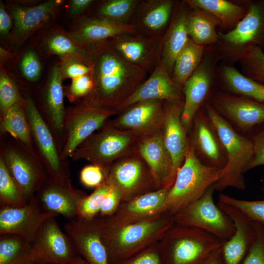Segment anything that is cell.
I'll return each instance as SVG.
<instances>
[{
	"label": "cell",
	"mask_w": 264,
	"mask_h": 264,
	"mask_svg": "<svg viewBox=\"0 0 264 264\" xmlns=\"http://www.w3.org/2000/svg\"><path fill=\"white\" fill-rule=\"evenodd\" d=\"M88 47L93 61V87L80 102L115 111L146 80L148 74L122 58L108 41Z\"/></svg>",
	"instance_id": "obj_1"
},
{
	"label": "cell",
	"mask_w": 264,
	"mask_h": 264,
	"mask_svg": "<svg viewBox=\"0 0 264 264\" xmlns=\"http://www.w3.org/2000/svg\"><path fill=\"white\" fill-rule=\"evenodd\" d=\"M100 217L101 239L110 264H117L159 242L175 222L174 215L168 212L120 226Z\"/></svg>",
	"instance_id": "obj_2"
},
{
	"label": "cell",
	"mask_w": 264,
	"mask_h": 264,
	"mask_svg": "<svg viewBox=\"0 0 264 264\" xmlns=\"http://www.w3.org/2000/svg\"><path fill=\"white\" fill-rule=\"evenodd\" d=\"M204 110L216 129L227 156L221 176L214 184L215 190L221 192L228 187L245 190L243 173L253 155L250 138L237 132L209 102L204 105Z\"/></svg>",
	"instance_id": "obj_3"
},
{
	"label": "cell",
	"mask_w": 264,
	"mask_h": 264,
	"mask_svg": "<svg viewBox=\"0 0 264 264\" xmlns=\"http://www.w3.org/2000/svg\"><path fill=\"white\" fill-rule=\"evenodd\" d=\"M223 242L204 230L175 222L159 244L163 264H204Z\"/></svg>",
	"instance_id": "obj_4"
},
{
	"label": "cell",
	"mask_w": 264,
	"mask_h": 264,
	"mask_svg": "<svg viewBox=\"0 0 264 264\" xmlns=\"http://www.w3.org/2000/svg\"><path fill=\"white\" fill-rule=\"evenodd\" d=\"M221 169L203 163L190 145L185 160L168 190L165 209L175 215L180 210L201 198L220 177Z\"/></svg>",
	"instance_id": "obj_5"
},
{
	"label": "cell",
	"mask_w": 264,
	"mask_h": 264,
	"mask_svg": "<svg viewBox=\"0 0 264 264\" xmlns=\"http://www.w3.org/2000/svg\"><path fill=\"white\" fill-rule=\"evenodd\" d=\"M212 46L220 62L231 65L254 47L264 51V0H248L244 17L231 31L219 32Z\"/></svg>",
	"instance_id": "obj_6"
},
{
	"label": "cell",
	"mask_w": 264,
	"mask_h": 264,
	"mask_svg": "<svg viewBox=\"0 0 264 264\" xmlns=\"http://www.w3.org/2000/svg\"><path fill=\"white\" fill-rule=\"evenodd\" d=\"M139 138L105 125L74 151L70 158L86 160L99 167L106 178L112 164L127 155L136 152Z\"/></svg>",
	"instance_id": "obj_7"
},
{
	"label": "cell",
	"mask_w": 264,
	"mask_h": 264,
	"mask_svg": "<svg viewBox=\"0 0 264 264\" xmlns=\"http://www.w3.org/2000/svg\"><path fill=\"white\" fill-rule=\"evenodd\" d=\"M24 109L36 151L48 177L65 185H72L68 161L49 126L30 95L25 98Z\"/></svg>",
	"instance_id": "obj_8"
},
{
	"label": "cell",
	"mask_w": 264,
	"mask_h": 264,
	"mask_svg": "<svg viewBox=\"0 0 264 264\" xmlns=\"http://www.w3.org/2000/svg\"><path fill=\"white\" fill-rule=\"evenodd\" d=\"M12 138L10 142L2 143L0 157L28 202L48 176L37 154Z\"/></svg>",
	"instance_id": "obj_9"
},
{
	"label": "cell",
	"mask_w": 264,
	"mask_h": 264,
	"mask_svg": "<svg viewBox=\"0 0 264 264\" xmlns=\"http://www.w3.org/2000/svg\"><path fill=\"white\" fill-rule=\"evenodd\" d=\"M214 185L199 198L180 210L175 222L182 226L198 228L223 242L229 239L236 230L231 218L214 202Z\"/></svg>",
	"instance_id": "obj_10"
},
{
	"label": "cell",
	"mask_w": 264,
	"mask_h": 264,
	"mask_svg": "<svg viewBox=\"0 0 264 264\" xmlns=\"http://www.w3.org/2000/svg\"><path fill=\"white\" fill-rule=\"evenodd\" d=\"M219 60L212 46L205 47L198 67L183 87L184 105L181 114L183 126L188 133L197 112L209 100L218 83L217 67Z\"/></svg>",
	"instance_id": "obj_11"
},
{
	"label": "cell",
	"mask_w": 264,
	"mask_h": 264,
	"mask_svg": "<svg viewBox=\"0 0 264 264\" xmlns=\"http://www.w3.org/2000/svg\"><path fill=\"white\" fill-rule=\"evenodd\" d=\"M106 181L118 190L122 202L159 189L148 166L136 152L114 162Z\"/></svg>",
	"instance_id": "obj_12"
},
{
	"label": "cell",
	"mask_w": 264,
	"mask_h": 264,
	"mask_svg": "<svg viewBox=\"0 0 264 264\" xmlns=\"http://www.w3.org/2000/svg\"><path fill=\"white\" fill-rule=\"evenodd\" d=\"M115 114L113 110L90 107L81 102L66 109L64 158H70L82 143Z\"/></svg>",
	"instance_id": "obj_13"
},
{
	"label": "cell",
	"mask_w": 264,
	"mask_h": 264,
	"mask_svg": "<svg viewBox=\"0 0 264 264\" xmlns=\"http://www.w3.org/2000/svg\"><path fill=\"white\" fill-rule=\"evenodd\" d=\"M55 217L46 220L31 242L34 264H62L79 254L69 236L60 227Z\"/></svg>",
	"instance_id": "obj_14"
},
{
	"label": "cell",
	"mask_w": 264,
	"mask_h": 264,
	"mask_svg": "<svg viewBox=\"0 0 264 264\" xmlns=\"http://www.w3.org/2000/svg\"><path fill=\"white\" fill-rule=\"evenodd\" d=\"M164 102L150 100L135 103L118 113L105 125L141 138L161 130Z\"/></svg>",
	"instance_id": "obj_15"
},
{
	"label": "cell",
	"mask_w": 264,
	"mask_h": 264,
	"mask_svg": "<svg viewBox=\"0 0 264 264\" xmlns=\"http://www.w3.org/2000/svg\"><path fill=\"white\" fill-rule=\"evenodd\" d=\"M108 42L122 58L148 74L152 73L160 61L163 37L150 38L135 33H126Z\"/></svg>",
	"instance_id": "obj_16"
},
{
	"label": "cell",
	"mask_w": 264,
	"mask_h": 264,
	"mask_svg": "<svg viewBox=\"0 0 264 264\" xmlns=\"http://www.w3.org/2000/svg\"><path fill=\"white\" fill-rule=\"evenodd\" d=\"M209 102L224 118L247 131L264 124V103L223 90L215 91Z\"/></svg>",
	"instance_id": "obj_17"
},
{
	"label": "cell",
	"mask_w": 264,
	"mask_h": 264,
	"mask_svg": "<svg viewBox=\"0 0 264 264\" xmlns=\"http://www.w3.org/2000/svg\"><path fill=\"white\" fill-rule=\"evenodd\" d=\"M57 216L44 211L35 195L22 207L0 206V235H18L31 243L42 223L47 219Z\"/></svg>",
	"instance_id": "obj_18"
},
{
	"label": "cell",
	"mask_w": 264,
	"mask_h": 264,
	"mask_svg": "<svg viewBox=\"0 0 264 264\" xmlns=\"http://www.w3.org/2000/svg\"><path fill=\"white\" fill-rule=\"evenodd\" d=\"M189 138L198 158L205 164L223 169L227 163L224 146L216 129L204 110L196 113Z\"/></svg>",
	"instance_id": "obj_19"
},
{
	"label": "cell",
	"mask_w": 264,
	"mask_h": 264,
	"mask_svg": "<svg viewBox=\"0 0 264 264\" xmlns=\"http://www.w3.org/2000/svg\"><path fill=\"white\" fill-rule=\"evenodd\" d=\"M66 232L72 240L78 254L88 264H110L101 239V218L68 221Z\"/></svg>",
	"instance_id": "obj_20"
},
{
	"label": "cell",
	"mask_w": 264,
	"mask_h": 264,
	"mask_svg": "<svg viewBox=\"0 0 264 264\" xmlns=\"http://www.w3.org/2000/svg\"><path fill=\"white\" fill-rule=\"evenodd\" d=\"M87 195L72 184L65 185L48 177L36 197L44 211L61 215L68 221H73L77 220L80 203Z\"/></svg>",
	"instance_id": "obj_21"
},
{
	"label": "cell",
	"mask_w": 264,
	"mask_h": 264,
	"mask_svg": "<svg viewBox=\"0 0 264 264\" xmlns=\"http://www.w3.org/2000/svg\"><path fill=\"white\" fill-rule=\"evenodd\" d=\"M183 105L184 100L164 102V117L161 129L162 137L172 158L175 179L177 171L185 160L190 146L187 133L181 122Z\"/></svg>",
	"instance_id": "obj_22"
},
{
	"label": "cell",
	"mask_w": 264,
	"mask_h": 264,
	"mask_svg": "<svg viewBox=\"0 0 264 264\" xmlns=\"http://www.w3.org/2000/svg\"><path fill=\"white\" fill-rule=\"evenodd\" d=\"M217 205L231 218L236 228L234 235L221 246L222 264H240L256 239L254 222L233 206L220 201Z\"/></svg>",
	"instance_id": "obj_23"
},
{
	"label": "cell",
	"mask_w": 264,
	"mask_h": 264,
	"mask_svg": "<svg viewBox=\"0 0 264 264\" xmlns=\"http://www.w3.org/2000/svg\"><path fill=\"white\" fill-rule=\"evenodd\" d=\"M177 2L175 0H141L130 24L135 33L146 37H163Z\"/></svg>",
	"instance_id": "obj_24"
},
{
	"label": "cell",
	"mask_w": 264,
	"mask_h": 264,
	"mask_svg": "<svg viewBox=\"0 0 264 264\" xmlns=\"http://www.w3.org/2000/svg\"><path fill=\"white\" fill-rule=\"evenodd\" d=\"M150 100L163 101L184 100L182 89L173 81L160 61L150 76L115 111L118 114L135 103Z\"/></svg>",
	"instance_id": "obj_25"
},
{
	"label": "cell",
	"mask_w": 264,
	"mask_h": 264,
	"mask_svg": "<svg viewBox=\"0 0 264 264\" xmlns=\"http://www.w3.org/2000/svg\"><path fill=\"white\" fill-rule=\"evenodd\" d=\"M136 153L148 166L158 188L169 190L175 179L172 158L164 144L162 130L140 138Z\"/></svg>",
	"instance_id": "obj_26"
},
{
	"label": "cell",
	"mask_w": 264,
	"mask_h": 264,
	"mask_svg": "<svg viewBox=\"0 0 264 264\" xmlns=\"http://www.w3.org/2000/svg\"><path fill=\"white\" fill-rule=\"evenodd\" d=\"M63 78L60 66H53L43 92L44 114L43 116L61 149L65 142L66 109L64 105L65 95Z\"/></svg>",
	"instance_id": "obj_27"
},
{
	"label": "cell",
	"mask_w": 264,
	"mask_h": 264,
	"mask_svg": "<svg viewBox=\"0 0 264 264\" xmlns=\"http://www.w3.org/2000/svg\"><path fill=\"white\" fill-rule=\"evenodd\" d=\"M168 190L160 188L122 202L115 214L110 217H102L109 224L120 226L166 212L165 203Z\"/></svg>",
	"instance_id": "obj_28"
},
{
	"label": "cell",
	"mask_w": 264,
	"mask_h": 264,
	"mask_svg": "<svg viewBox=\"0 0 264 264\" xmlns=\"http://www.w3.org/2000/svg\"><path fill=\"white\" fill-rule=\"evenodd\" d=\"M190 9L186 0H178L163 37L160 62L171 77L175 60L190 39L186 24Z\"/></svg>",
	"instance_id": "obj_29"
},
{
	"label": "cell",
	"mask_w": 264,
	"mask_h": 264,
	"mask_svg": "<svg viewBox=\"0 0 264 264\" xmlns=\"http://www.w3.org/2000/svg\"><path fill=\"white\" fill-rule=\"evenodd\" d=\"M135 33L131 24H118L88 16L82 18L69 35L85 47L107 42L119 35Z\"/></svg>",
	"instance_id": "obj_30"
},
{
	"label": "cell",
	"mask_w": 264,
	"mask_h": 264,
	"mask_svg": "<svg viewBox=\"0 0 264 264\" xmlns=\"http://www.w3.org/2000/svg\"><path fill=\"white\" fill-rule=\"evenodd\" d=\"M62 1L51 0L30 7L12 6L15 37L22 40L38 29L50 19Z\"/></svg>",
	"instance_id": "obj_31"
},
{
	"label": "cell",
	"mask_w": 264,
	"mask_h": 264,
	"mask_svg": "<svg viewBox=\"0 0 264 264\" xmlns=\"http://www.w3.org/2000/svg\"><path fill=\"white\" fill-rule=\"evenodd\" d=\"M217 74L222 90L264 103V85L245 76L234 65L219 62Z\"/></svg>",
	"instance_id": "obj_32"
},
{
	"label": "cell",
	"mask_w": 264,
	"mask_h": 264,
	"mask_svg": "<svg viewBox=\"0 0 264 264\" xmlns=\"http://www.w3.org/2000/svg\"><path fill=\"white\" fill-rule=\"evenodd\" d=\"M191 8L204 9L217 18L220 23L219 32L233 30L244 17L248 0H186Z\"/></svg>",
	"instance_id": "obj_33"
},
{
	"label": "cell",
	"mask_w": 264,
	"mask_h": 264,
	"mask_svg": "<svg viewBox=\"0 0 264 264\" xmlns=\"http://www.w3.org/2000/svg\"><path fill=\"white\" fill-rule=\"evenodd\" d=\"M190 8L186 24L189 38L200 45H214L219 38L220 21L204 9Z\"/></svg>",
	"instance_id": "obj_34"
},
{
	"label": "cell",
	"mask_w": 264,
	"mask_h": 264,
	"mask_svg": "<svg viewBox=\"0 0 264 264\" xmlns=\"http://www.w3.org/2000/svg\"><path fill=\"white\" fill-rule=\"evenodd\" d=\"M0 131L2 133H8L37 153L25 111L24 102L13 105L0 118Z\"/></svg>",
	"instance_id": "obj_35"
},
{
	"label": "cell",
	"mask_w": 264,
	"mask_h": 264,
	"mask_svg": "<svg viewBox=\"0 0 264 264\" xmlns=\"http://www.w3.org/2000/svg\"><path fill=\"white\" fill-rule=\"evenodd\" d=\"M205 46L196 44L190 39L177 56L171 78L183 89V87L201 63Z\"/></svg>",
	"instance_id": "obj_36"
},
{
	"label": "cell",
	"mask_w": 264,
	"mask_h": 264,
	"mask_svg": "<svg viewBox=\"0 0 264 264\" xmlns=\"http://www.w3.org/2000/svg\"><path fill=\"white\" fill-rule=\"evenodd\" d=\"M141 0H106L99 2L88 16L118 24H130Z\"/></svg>",
	"instance_id": "obj_37"
},
{
	"label": "cell",
	"mask_w": 264,
	"mask_h": 264,
	"mask_svg": "<svg viewBox=\"0 0 264 264\" xmlns=\"http://www.w3.org/2000/svg\"><path fill=\"white\" fill-rule=\"evenodd\" d=\"M45 46L49 53L60 56L62 59L77 60L92 68L93 61L89 47L79 44L69 34L62 32L51 34L46 40Z\"/></svg>",
	"instance_id": "obj_38"
},
{
	"label": "cell",
	"mask_w": 264,
	"mask_h": 264,
	"mask_svg": "<svg viewBox=\"0 0 264 264\" xmlns=\"http://www.w3.org/2000/svg\"><path fill=\"white\" fill-rule=\"evenodd\" d=\"M0 235V264H34L31 242L16 235Z\"/></svg>",
	"instance_id": "obj_39"
},
{
	"label": "cell",
	"mask_w": 264,
	"mask_h": 264,
	"mask_svg": "<svg viewBox=\"0 0 264 264\" xmlns=\"http://www.w3.org/2000/svg\"><path fill=\"white\" fill-rule=\"evenodd\" d=\"M27 203L8 173L3 160L0 157V206L19 207L25 205Z\"/></svg>",
	"instance_id": "obj_40"
},
{
	"label": "cell",
	"mask_w": 264,
	"mask_h": 264,
	"mask_svg": "<svg viewBox=\"0 0 264 264\" xmlns=\"http://www.w3.org/2000/svg\"><path fill=\"white\" fill-rule=\"evenodd\" d=\"M110 185L105 181L89 195H87L80 202L77 220H91L99 215L104 198L109 191Z\"/></svg>",
	"instance_id": "obj_41"
},
{
	"label": "cell",
	"mask_w": 264,
	"mask_h": 264,
	"mask_svg": "<svg viewBox=\"0 0 264 264\" xmlns=\"http://www.w3.org/2000/svg\"><path fill=\"white\" fill-rule=\"evenodd\" d=\"M245 76L264 85V51L258 47L248 51L238 62Z\"/></svg>",
	"instance_id": "obj_42"
},
{
	"label": "cell",
	"mask_w": 264,
	"mask_h": 264,
	"mask_svg": "<svg viewBox=\"0 0 264 264\" xmlns=\"http://www.w3.org/2000/svg\"><path fill=\"white\" fill-rule=\"evenodd\" d=\"M219 201L238 209L251 221L264 225V199L247 200L238 199L227 194H220Z\"/></svg>",
	"instance_id": "obj_43"
},
{
	"label": "cell",
	"mask_w": 264,
	"mask_h": 264,
	"mask_svg": "<svg viewBox=\"0 0 264 264\" xmlns=\"http://www.w3.org/2000/svg\"><path fill=\"white\" fill-rule=\"evenodd\" d=\"M25 99L21 97L18 89L10 77L1 69L0 73V118L7 110L18 103H23Z\"/></svg>",
	"instance_id": "obj_44"
},
{
	"label": "cell",
	"mask_w": 264,
	"mask_h": 264,
	"mask_svg": "<svg viewBox=\"0 0 264 264\" xmlns=\"http://www.w3.org/2000/svg\"><path fill=\"white\" fill-rule=\"evenodd\" d=\"M254 222L256 239L240 264H264V225Z\"/></svg>",
	"instance_id": "obj_45"
},
{
	"label": "cell",
	"mask_w": 264,
	"mask_h": 264,
	"mask_svg": "<svg viewBox=\"0 0 264 264\" xmlns=\"http://www.w3.org/2000/svg\"><path fill=\"white\" fill-rule=\"evenodd\" d=\"M92 87L93 79L91 72L72 79L65 94L70 102H73L86 96Z\"/></svg>",
	"instance_id": "obj_46"
},
{
	"label": "cell",
	"mask_w": 264,
	"mask_h": 264,
	"mask_svg": "<svg viewBox=\"0 0 264 264\" xmlns=\"http://www.w3.org/2000/svg\"><path fill=\"white\" fill-rule=\"evenodd\" d=\"M117 264H163L159 242Z\"/></svg>",
	"instance_id": "obj_47"
},
{
	"label": "cell",
	"mask_w": 264,
	"mask_h": 264,
	"mask_svg": "<svg viewBox=\"0 0 264 264\" xmlns=\"http://www.w3.org/2000/svg\"><path fill=\"white\" fill-rule=\"evenodd\" d=\"M20 66L22 75L28 81L35 82L39 78L42 66L37 55L33 50H29L24 53Z\"/></svg>",
	"instance_id": "obj_48"
},
{
	"label": "cell",
	"mask_w": 264,
	"mask_h": 264,
	"mask_svg": "<svg viewBox=\"0 0 264 264\" xmlns=\"http://www.w3.org/2000/svg\"><path fill=\"white\" fill-rule=\"evenodd\" d=\"M60 67L63 80L67 78L72 80L91 72V69L88 66L72 58L62 59Z\"/></svg>",
	"instance_id": "obj_49"
},
{
	"label": "cell",
	"mask_w": 264,
	"mask_h": 264,
	"mask_svg": "<svg viewBox=\"0 0 264 264\" xmlns=\"http://www.w3.org/2000/svg\"><path fill=\"white\" fill-rule=\"evenodd\" d=\"M80 179L86 187L95 188L106 181V176L99 167L91 164L81 170Z\"/></svg>",
	"instance_id": "obj_50"
},
{
	"label": "cell",
	"mask_w": 264,
	"mask_h": 264,
	"mask_svg": "<svg viewBox=\"0 0 264 264\" xmlns=\"http://www.w3.org/2000/svg\"><path fill=\"white\" fill-rule=\"evenodd\" d=\"M250 139L253 146V155L244 173L257 166L264 165V128L255 132Z\"/></svg>",
	"instance_id": "obj_51"
},
{
	"label": "cell",
	"mask_w": 264,
	"mask_h": 264,
	"mask_svg": "<svg viewBox=\"0 0 264 264\" xmlns=\"http://www.w3.org/2000/svg\"><path fill=\"white\" fill-rule=\"evenodd\" d=\"M122 202V196L118 190L110 185L107 193L99 213V216L110 217L113 215L118 210Z\"/></svg>",
	"instance_id": "obj_52"
},
{
	"label": "cell",
	"mask_w": 264,
	"mask_h": 264,
	"mask_svg": "<svg viewBox=\"0 0 264 264\" xmlns=\"http://www.w3.org/2000/svg\"><path fill=\"white\" fill-rule=\"evenodd\" d=\"M92 0H72L69 5V14L71 16H77L89 9L95 2Z\"/></svg>",
	"instance_id": "obj_53"
},
{
	"label": "cell",
	"mask_w": 264,
	"mask_h": 264,
	"mask_svg": "<svg viewBox=\"0 0 264 264\" xmlns=\"http://www.w3.org/2000/svg\"><path fill=\"white\" fill-rule=\"evenodd\" d=\"M12 19L1 2L0 4V32L4 36L8 35L12 27Z\"/></svg>",
	"instance_id": "obj_54"
},
{
	"label": "cell",
	"mask_w": 264,
	"mask_h": 264,
	"mask_svg": "<svg viewBox=\"0 0 264 264\" xmlns=\"http://www.w3.org/2000/svg\"><path fill=\"white\" fill-rule=\"evenodd\" d=\"M221 247L215 251L204 264H222Z\"/></svg>",
	"instance_id": "obj_55"
},
{
	"label": "cell",
	"mask_w": 264,
	"mask_h": 264,
	"mask_svg": "<svg viewBox=\"0 0 264 264\" xmlns=\"http://www.w3.org/2000/svg\"><path fill=\"white\" fill-rule=\"evenodd\" d=\"M62 264H88V263L79 254L71 261Z\"/></svg>",
	"instance_id": "obj_56"
},
{
	"label": "cell",
	"mask_w": 264,
	"mask_h": 264,
	"mask_svg": "<svg viewBox=\"0 0 264 264\" xmlns=\"http://www.w3.org/2000/svg\"><path fill=\"white\" fill-rule=\"evenodd\" d=\"M0 58L3 59H6L10 56V53L7 50H5L3 48H0Z\"/></svg>",
	"instance_id": "obj_57"
},
{
	"label": "cell",
	"mask_w": 264,
	"mask_h": 264,
	"mask_svg": "<svg viewBox=\"0 0 264 264\" xmlns=\"http://www.w3.org/2000/svg\"><path fill=\"white\" fill-rule=\"evenodd\" d=\"M261 191L264 193V185L261 187Z\"/></svg>",
	"instance_id": "obj_58"
}]
</instances>
